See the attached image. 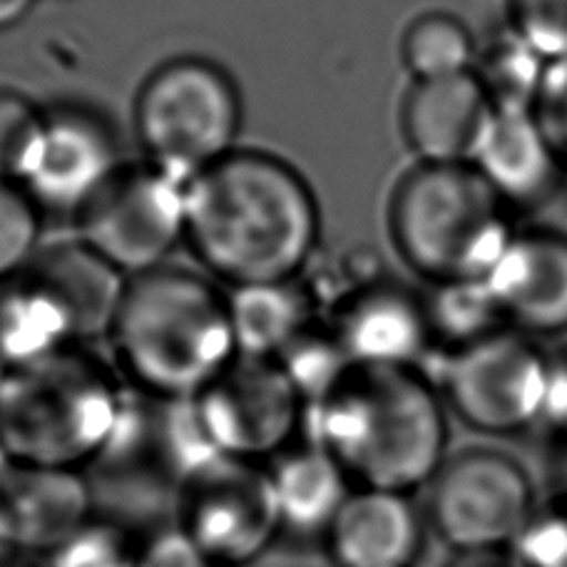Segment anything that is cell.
<instances>
[{"label": "cell", "instance_id": "6da1fadb", "mask_svg": "<svg viewBox=\"0 0 567 567\" xmlns=\"http://www.w3.org/2000/svg\"><path fill=\"white\" fill-rule=\"evenodd\" d=\"M319 235L311 185L271 152L235 150L192 179L187 247L229 289L299 279Z\"/></svg>", "mask_w": 567, "mask_h": 567}, {"label": "cell", "instance_id": "7a4b0ae2", "mask_svg": "<svg viewBox=\"0 0 567 567\" xmlns=\"http://www.w3.org/2000/svg\"><path fill=\"white\" fill-rule=\"evenodd\" d=\"M419 369L353 367L307 409L303 435L329 455L351 491L411 495L449 458V419Z\"/></svg>", "mask_w": 567, "mask_h": 567}, {"label": "cell", "instance_id": "3957f363", "mask_svg": "<svg viewBox=\"0 0 567 567\" xmlns=\"http://www.w3.org/2000/svg\"><path fill=\"white\" fill-rule=\"evenodd\" d=\"M110 339L127 386L159 401H195L239 357L227 293L169 265L127 279Z\"/></svg>", "mask_w": 567, "mask_h": 567}, {"label": "cell", "instance_id": "277c9868", "mask_svg": "<svg viewBox=\"0 0 567 567\" xmlns=\"http://www.w3.org/2000/svg\"><path fill=\"white\" fill-rule=\"evenodd\" d=\"M130 389L85 347L10 369L0 386V443L13 468L85 473L103 465Z\"/></svg>", "mask_w": 567, "mask_h": 567}, {"label": "cell", "instance_id": "5b68a950", "mask_svg": "<svg viewBox=\"0 0 567 567\" xmlns=\"http://www.w3.org/2000/svg\"><path fill=\"white\" fill-rule=\"evenodd\" d=\"M389 229L425 281H485L518 229L473 165H419L393 189Z\"/></svg>", "mask_w": 567, "mask_h": 567}, {"label": "cell", "instance_id": "8992f818", "mask_svg": "<svg viewBox=\"0 0 567 567\" xmlns=\"http://www.w3.org/2000/svg\"><path fill=\"white\" fill-rule=\"evenodd\" d=\"M245 117L239 87L225 68L199 55L152 70L135 103V133L145 159L197 177L239 150Z\"/></svg>", "mask_w": 567, "mask_h": 567}, {"label": "cell", "instance_id": "52a82bcc", "mask_svg": "<svg viewBox=\"0 0 567 567\" xmlns=\"http://www.w3.org/2000/svg\"><path fill=\"white\" fill-rule=\"evenodd\" d=\"M172 525L209 567L257 563L284 533L269 465L221 455L197 465L177 481Z\"/></svg>", "mask_w": 567, "mask_h": 567}, {"label": "cell", "instance_id": "ba28073f", "mask_svg": "<svg viewBox=\"0 0 567 567\" xmlns=\"http://www.w3.org/2000/svg\"><path fill=\"white\" fill-rule=\"evenodd\" d=\"M192 179L152 159L125 162L78 217L80 239L127 279L167 267L187 245Z\"/></svg>", "mask_w": 567, "mask_h": 567}, {"label": "cell", "instance_id": "9c48e42d", "mask_svg": "<svg viewBox=\"0 0 567 567\" xmlns=\"http://www.w3.org/2000/svg\"><path fill=\"white\" fill-rule=\"evenodd\" d=\"M425 488V523L455 555L511 553L538 511L528 471L491 449L449 455Z\"/></svg>", "mask_w": 567, "mask_h": 567}, {"label": "cell", "instance_id": "30bf717a", "mask_svg": "<svg viewBox=\"0 0 567 567\" xmlns=\"http://www.w3.org/2000/svg\"><path fill=\"white\" fill-rule=\"evenodd\" d=\"M443 359L441 396L473 431L513 435L543 423L550 353L535 339L503 329Z\"/></svg>", "mask_w": 567, "mask_h": 567}, {"label": "cell", "instance_id": "8fae6325", "mask_svg": "<svg viewBox=\"0 0 567 567\" xmlns=\"http://www.w3.org/2000/svg\"><path fill=\"white\" fill-rule=\"evenodd\" d=\"M192 409L212 453L259 465L297 445L307 425V401L275 359L237 357Z\"/></svg>", "mask_w": 567, "mask_h": 567}, {"label": "cell", "instance_id": "7c38bea8", "mask_svg": "<svg viewBox=\"0 0 567 567\" xmlns=\"http://www.w3.org/2000/svg\"><path fill=\"white\" fill-rule=\"evenodd\" d=\"M125 167L113 125L83 105L43 107L18 185L43 215L80 217Z\"/></svg>", "mask_w": 567, "mask_h": 567}, {"label": "cell", "instance_id": "4fadbf2b", "mask_svg": "<svg viewBox=\"0 0 567 567\" xmlns=\"http://www.w3.org/2000/svg\"><path fill=\"white\" fill-rule=\"evenodd\" d=\"M329 323L357 367L423 371L435 353L425 293L386 277L333 303Z\"/></svg>", "mask_w": 567, "mask_h": 567}, {"label": "cell", "instance_id": "5bb4252c", "mask_svg": "<svg viewBox=\"0 0 567 567\" xmlns=\"http://www.w3.org/2000/svg\"><path fill=\"white\" fill-rule=\"evenodd\" d=\"M508 329L530 339L567 331V235L525 229L485 279Z\"/></svg>", "mask_w": 567, "mask_h": 567}, {"label": "cell", "instance_id": "9a60e30c", "mask_svg": "<svg viewBox=\"0 0 567 567\" xmlns=\"http://www.w3.org/2000/svg\"><path fill=\"white\" fill-rule=\"evenodd\" d=\"M493 113L475 73L421 80L403 100L401 130L421 165H471Z\"/></svg>", "mask_w": 567, "mask_h": 567}, {"label": "cell", "instance_id": "2e32d148", "mask_svg": "<svg viewBox=\"0 0 567 567\" xmlns=\"http://www.w3.org/2000/svg\"><path fill=\"white\" fill-rule=\"evenodd\" d=\"M471 165L511 209L548 205L567 179L533 107H495Z\"/></svg>", "mask_w": 567, "mask_h": 567}, {"label": "cell", "instance_id": "e0dca14e", "mask_svg": "<svg viewBox=\"0 0 567 567\" xmlns=\"http://www.w3.org/2000/svg\"><path fill=\"white\" fill-rule=\"evenodd\" d=\"M321 538L331 567H416L425 523L411 495L351 491Z\"/></svg>", "mask_w": 567, "mask_h": 567}, {"label": "cell", "instance_id": "ac0fdd59", "mask_svg": "<svg viewBox=\"0 0 567 567\" xmlns=\"http://www.w3.org/2000/svg\"><path fill=\"white\" fill-rule=\"evenodd\" d=\"M0 513L16 550L48 555L93 518V493L83 473L10 468L0 478Z\"/></svg>", "mask_w": 567, "mask_h": 567}, {"label": "cell", "instance_id": "d6986e66", "mask_svg": "<svg viewBox=\"0 0 567 567\" xmlns=\"http://www.w3.org/2000/svg\"><path fill=\"white\" fill-rule=\"evenodd\" d=\"M28 271L63 303L80 347L93 339L110 337L127 277L107 265L83 239L55 241L43 247Z\"/></svg>", "mask_w": 567, "mask_h": 567}, {"label": "cell", "instance_id": "ffe728a7", "mask_svg": "<svg viewBox=\"0 0 567 567\" xmlns=\"http://www.w3.org/2000/svg\"><path fill=\"white\" fill-rule=\"evenodd\" d=\"M227 303L239 357L279 359L317 321V297L299 279L229 289Z\"/></svg>", "mask_w": 567, "mask_h": 567}, {"label": "cell", "instance_id": "44dd1931", "mask_svg": "<svg viewBox=\"0 0 567 567\" xmlns=\"http://www.w3.org/2000/svg\"><path fill=\"white\" fill-rule=\"evenodd\" d=\"M80 347L73 321L43 281L25 269L0 284V359L10 369Z\"/></svg>", "mask_w": 567, "mask_h": 567}, {"label": "cell", "instance_id": "7402d4cb", "mask_svg": "<svg viewBox=\"0 0 567 567\" xmlns=\"http://www.w3.org/2000/svg\"><path fill=\"white\" fill-rule=\"evenodd\" d=\"M269 473L275 481L284 530L323 535L351 493L347 478L329 455L309 441L291 445L271 461Z\"/></svg>", "mask_w": 567, "mask_h": 567}, {"label": "cell", "instance_id": "603a6c76", "mask_svg": "<svg viewBox=\"0 0 567 567\" xmlns=\"http://www.w3.org/2000/svg\"><path fill=\"white\" fill-rule=\"evenodd\" d=\"M403 65L421 80H445L473 73L478 60V43L461 18L443 10L419 16L401 40Z\"/></svg>", "mask_w": 567, "mask_h": 567}, {"label": "cell", "instance_id": "cb8c5ba5", "mask_svg": "<svg viewBox=\"0 0 567 567\" xmlns=\"http://www.w3.org/2000/svg\"><path fill=\"white\" fill-rule=\"evenodd\" d=\"M435 353H453L508 329L485 281L435 284L425 293Z\"/></svg>", "mask_w": 567, "mask_h": 567}, {"label": "cell", "instance_id": "d4e9b609", "mask_svg": "<svg viewBox=\"0 0 567 567\" xmlns=\"http://www.w3.org/2000/svg\"><path fill=\"white\" fill-rule=\"evenodd\" d=\"M550 63L508 30L493 43L478 48L473 73L488 90L495 107H533Z\"/></svg>", "mask_w": 567, "mask_h": 567}, {"label": "cell", "instance_id": "484cf974", "mask_svg": "<svg viewBox=\"0 0 567 567\" xmlns=\"http://www.w3.org/2000/svg\"><path fill=\"white\" fill-rule=\"evenodd\" d=\"M275 361L297 386L301 399L307 401V409L321 396H327L357 367L349 359L337 331L331 329V323L319 319L299 339H293Z\"/></svg>", "mask_w": 567, "mask_h": 567}, {"label": "cell", "instance_id": "4316f807", "mask_svg": "<svg viewBox=\"0 0 567 567\" xmlns=\"http://www.w3.org/2000/svg\"><path fill=\"white\" fill-rule=\"evenodd\" d=\"M43 237V212L18 182L0 179V284L33 265Z\"/></svg>", "mask_w": 567, "mask_h": 567}, {"label": "cell", "instance_id": "83f0119b", "mask_svg": "<svg viewBox=\"0 0 567 567\" xmlns=\"http://www.w3.org/2000/svg\"><path fill=\"white\" fill-rule=\"evenodd\" d=\"M137 540L117 528L90 520L83 530L48 555L45 567H133Z\"/></svg>", "mask_w": 567, "mask_h": 567}, {"label": "cell", "instance_id": "f1b7e54d", "mask_svg": "<svg viewBox=\"0 0 567 567\" xmlns=\"http://www.w3.org/2000/svg\"><path fill=\"white\" fill-rule=\"evenodd\" d=\"M40 123L43 107L13 87H0V179H20Z\"/></svg>", "mask_w": 567, "mask_h": 567}, {"label": "cell", "instance_id": "f546056e", "mask_svg": "<svg viewBox=\"0 0 567 567\" xmlns=\"http://www.w3.org/2000/svg\"><path fill=\"white\" fill-rule=\"evenodd\" d=\"M511 30L545 63L567 60V0H511Z\"/></svg>", "mask_w": 567, "mask_h": 567}, {"label": "cell", "instance_id": "4dcf8cb0", "mask_svg": "<svg viewBox=\"0 0 567 567\" xmlns=\"http://www.w3.org/2000/svg\"><path fill=\"white\" fill-rule=\"evenodd\" d=\"M511 555L520 567H567V493L538 505Z\"/></svg>", "mask_w": 567, "mask_h": 567}, {"label": "cell", "instance_id": "1f68e13d", "mask_svg": "<svg viewBox=\"0 0 567 567\" xmlns=\"http://www.w3.org/2000/svg\"><path fill=\"white\" fill-rule=\"evenodd\" d=\"M533 113L567 172V60L550 63L545 70Z\"/></svg>", "mask_w": 567, "mask_h": 567}, {"label": "cell", "instance_id": "d6a6232c", "mask_svg": "<svg viewBox=\"0 0 567 567\" xmlns=\"http://www.w3.org/2000/svg\"><path fill=\"white\" fill-rule=\"evenodd\" d=\"M133 567H209L175 525L140 540Z\"/></svg>", "mask_w": 567, "mask_h": 567}, {"label": "cell", "instance_id": "836d02e7", "mask_svg": "<svg viewBox=\"0 0 567 567\" xmlns=\"http://www.w3.org/2000/svg\"><path fill=\"white\" fill-rule=\"evenodd\" d=\"M543 423L567 435V349L550 353V379Z\"/></svg>", "mask_w": 567, "mask_h": 567}, {"label": "cell", "instance_id": "e575fe53", "mask_svg": "<svg viewBox=\"0 0 567 567\" xmlns=\"http://www.w3.org/2000/svg\"><path fill=\"white\" fill-rule=\"evenodd\" d=\"M449 567H520L511 553H471L455 555Z\"/></svg>", "mask_w": 567, "mask_h": 567}, {"label": "cell", "instance_id": "d590c367", "mask_svg": "<svg viewBox=\"0 0 567 567\" xmlns=\"http://www.w3.org/2000/svg\"><path fill=\"white\" fill-rule=\"evenodd\" d=\"M33 6L35 0H0V33L23 23Z\"/></svg>", "mask_w": 567, "mask_h": 567}, {"label": "cell", "instance_id": "8d00e7d4", "mask_svg": "<svg viewBox=\"0 0 567 567\" xmlns=\"http://www.w3.org/2000/svg\"><path fill=\"white\" fill-rule=\"evenodd\" d=\"M13 555H16V545H13V538H10V530L6 525L3 513H0V563L10 560Z\"/></svg>", "mask_w": 567, "mask_h": 567}, {"label": "cell", "instance_id": "74e56055", "mask_svg": "<svg viewBox=\"0 0 567 567\" xmlns=\"http://www.w3.org/2000/svg\"><path fill=\"white\" fill-rule=\"evenodd\" d=\"M13 468V465H10V461H8V453H6V449H3V443H0V478H3V475Z\"/></svg>", "mask_w": 567, "mask_h": 567}, {"label": "cell", "instance_id": "f35d334b", "mask_svg": "<svg viewBox=\"0 0 567 567\" xmlns=\"http://www.w3.org/2000/svg\"><path fill=\"white\" fill-rule=\"evenodd\" d=\"M8 373H10V367H8V363H6L3 359H0V386H3V383H6Z\"/></svg>", "mask_w": 567, "mask_h": 567}, {"label": "cell", "instance_id": "ab89813d", "mask_svg": "<svg viewBox=\"0 0 567 567\" xmlns=\"http://www.w3.org/2000/svg\"><path fill=\"white\" fill-rule=\"evenodd\" d=\"M0 567H30V565H23V563H18L16 558H10L6 563H0Z\"/></svg>", "mask_w": 567, "mask_h": 567}, {"label": "cell", "instance_id": "60d3db41", "mask_svg": "<svg viewBox=\"0 0 567 567\" xmlns=\"http://www.w3.org/2000/svg\"><path fill=\"white\" fill-rule=\"evenodd\" d=\"M563 471H565V485H567V449H565V461H563ZM567 493V488H565Z\"/></svg>", "mask_w": 567, "mask_h": 567}, {"label": "cell", "instance_id": "b9f144b4", "mask_svg": "<svg viewBox=\"0 0 567 567\" xmlns=\"http://www.w3.org/2000/svg\"><path fill=\"white\" fill-rule=\"evenodd\" d=\"M565 192H567V179H565Z\"/></svg>", "mask_w": 567, "mask_h": 567}]
</instances>
